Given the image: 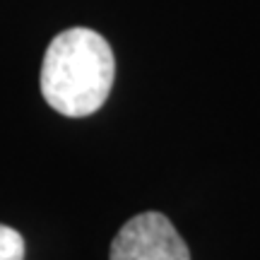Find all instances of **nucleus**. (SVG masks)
I'll use <instances>...</instances> for the list:
<instances>
[{"label":"nucleus","mask_w":260,"mask_h":260,"mask_svg":"<svg viewBox=\"0 0 260 260\" xmlns=\"http://www.w3.org/2000/svg\"><path fill=\"white\" fill-rule=\"evenodd\" d=\"M109 260H190V251L164 214L142 212L116 234Z\"/></svg>","instance_id":"nucleus-2"},{"label":"nucleus","mask_w":260,"mask_h":260,"mask_svg":"<svg viewBox=\"0 0 260 260\" xmlns=\"http://www.w3.org/2000/svg\"><path fill=\"white\" fill-rule=\"evenodd\" d=\"M116 77L109 41L87 27L60 31L46 48L41 65V94L53 111L84 118L99 111Z\"/></svg>","instance_id":"nucleus-1"},{"label":"nucleus","mask_w":260,"mask_h":260,"mask_svg":"<svg viewBox=\"0 0 260 260\" xmlns=\"http://www.w3.org/2000/svg\"><path fill=\"white\" fill-rule=\"evenodd\" d=\"M0 260H24L22 234L5 224H0Z\"/></svg>","instance_id":"nucleus-3"}]
</instances>
